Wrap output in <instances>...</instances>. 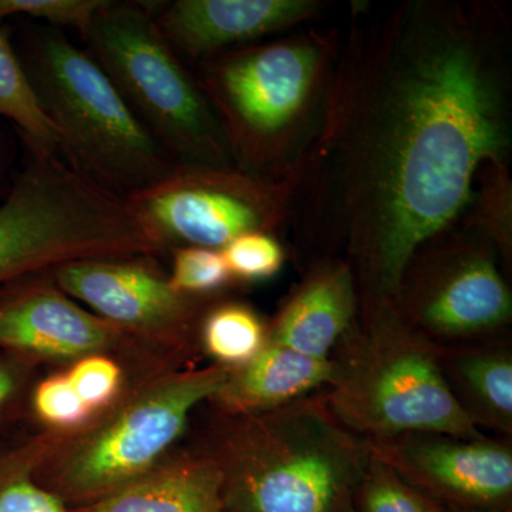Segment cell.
Instances as JSON below:
<instances>
[{
  "mask_svg": "<svg viewBox=\"0 0 512 512\" xmlns=\"http://www.w3.org/2000/svg\"><path fill=\"white\" fill-rule=\"evenodd\" d=\"M512 20L490 0L352 6L322 119L286 177L299 248L355 275L359 318L393 303L421 242L510 163Z\"/></svg>",
  "mask_w": 512,
  "mask_h": 512,
  "instance_id": "6da1fadb",
  "label": "cell"
},
{
  "mask_svg": "<svg viewBox=\"0 0 512 512\" xmlns=\"http://www.w3.org/2000/svg\"><path fill=\"white\" fill-rule=\"evenodd\" d=\"M340 37V29L313 28L195 64L235 167L286 180L322 119Z\"/></svg>",
  "mask_w": 512,
  "mask_h": 512,
  "instance_id": "7a4b0ae2",
  "label": "cell"
},
{
  "mask_svg": "<svg viewBox=\"0 0 512 512\" xmlns=\"http://www.w3.org/2000/svg\"><path fill=\"white\" fill-rule=\"evenodd\" d=\"M211 446L224 512H342L372 460L323 397L264 413L228 414Z\"/></svg>",
  "mask_w": 512,
  "mask_h": 512,
  "instance_id": "3957f363",
  "label": "cell"
},
{
  "mask_svg": "<svg viewBox=\"0 0 512 512\" xmlns=\"http://www.w3.org/2000/svg\"><path fill=\"white\" fill-rule=\"evenodd\" d=\"M221 365L144 377L73 433H45L36 480L69 508L99 501L168 457L194 410L221 392Z\"/></svg>",
  "mask_w": 512,
  "mask_h": 512,
  "instance_id": "277c9868",
  "label": "cell"
},
{
  "mask_svg": "<svg viewBox=\"0 0 512 512\" xmlns=\"http://www.w3.org/2000/svg\"><path fill=\"white\" fill-rule=\"evenodd\" d=\"M19 56L59 133L60 158L90 183L126 200L177 165L96 60L62 29L29 30Z\"/></svg>",
  "mask_w": 512,
  "mask_h": 512,
  "instance_id": "5b68a950",
  "label": "cell"
},
{
  "mask_svg": "<svg viewBox=\"0 0 512 512\" xmlns=\"http://www.w3.org/2000/svg\"><path fill=\"white\" fill-rule=\"evenodd\" d=\"M26 147L25 167L0 204V288L67 262L163 255L124 198L56 154Z\"/></svg>",
  "mask_w": 512,
  "mask_h": 512,
  "instance_id": "8992f818",
  "label": "cell"
},
{
  "mask_svg": "<svg viewBox=\"0 0 512 512\" xmlns=\"http://www.w3.org/2000/svg\"><path fill=\"white\" fill-rule=\"evenodd\" d=\"M352 342L323 396L350 433L369 443L407 434L483 436L448 383L439 346L414 332L393 303L362 318Z\"/></svg>",
  "mask_w": 512,
  "mask_h": 512,
  "instance_id": "52a82bcc",
  "label": "cell"
},
{
  "mask_svg": "<svg viewBox=\"0 0 512 512\" xmlns=\"http://www.w3.org/2000/svg\"><path fill=\"white\" fill-rule=\"evenodd\" d=\"M82 37L128 109L175 163L234 165L217 114L158 30L150 2L106 0Z\"/></svg>",
  "mask_w": 512,
  "mask_h": 512,
  "instance_id": "ba28073f",
  "label": "cell"
},
{
  "mask_svg": "<svg viewBox=\"0 0 512 512\" xmlns=\"http://www.w3.org/2000/svg\"><path fill=\"white\" fill-rule=\"evenodd\" d=\"M501 264L494 242L460 215L414 251L394 308L436 346L491 335L512 318L511 289Z\"/></svg>",
  "mask_w": 512,
  "mask_h": 512,
  "instance_id": "9c48e42d",
  "label": "cell"
},
{
  "mask_svg": "<svg viewBox=\"0 0 512 512\" xmlns=\"http://www.w3.org/2000/svg\"><path fill=\"white\" fill-rule=\"evenodd\" d=\"M126 201L164 252L178 247L221 251L239 235L278 234L288 222L285 181L262 180L234 165L177 164Z\"/></svg>",
  "mask_w": 512,
  "mask_h": 512,
  "instance_id": "30bf717a",
  "label": "cell"
},
{
  "mask_svg": "<svg viewBox=\"0 0 512 512\" xmlns=\"http://www.w3.org/2000/svg\"><path fill=\"white\" fill-rule=\"evenodd\" d=\"M157 256L84 259L49 271L74 301L130 336L141 348L184 346L215 298H194L175 291Z\"/></svg>",
  "mask_w": 512,
  "mask_h": 512,
  "instance_id": "8fae6325",
  "label": "cell"
},
{
  "mask_svg": "<svg viewBox=\"0 0 512 512\" xmlns=\"http://www.w3.org/2000/svg\"><path fill=\"white\" fill-rule=\"evenodd\" d=\"M372 453L443 510L505 512L512 451L487 437L407 434L369 443Z\"/></svg>",
  "mask_w": 512,
  "mask_h": 512,
  "instance_id": "7c38bea8",
  "label": "cell"
},
{
  "mask_svg": "<svg viewBox=\"0 0 512 512\" xmlns=\"http://www.w3.org/2000/svg\"><path fill=\"white\" fill-rule=\"evenodd\" d=\"M0 348L28 362L73 363L94 353L141 348L107 320L66 295L49 272L0 293Z\"/></svg>",
  "mask_w": 512,
  "mask_h": 512,
  "instance_id": "4fadbf2b",
  "label": "cell"
},
{
  "mask_svg": "<svg viewBox=\"0 0 512 512\" xmlns=\"http://www.w3.org/2000/svg\"><path fill=\"white\" fill-rule=\"evenodd\" d=\"M161 35L184 62L198 64L228 50L298 28L315 18L319 0H174L150 2Z\"/></svg>",
  "mask_w": 512,
  "mask_h": 512,
  "instance_id": "5bb4252c",
  "label": "cell"
},
{
  "mask_svg": "<svg viewBox=\"0 0 512 512\" xmlns=\"http://www.w3.org/2000/svg\"><path fill=\"white\" fill-rule=\"evenodd\" d=\"M357 316L359 295L350 266L340 259H318L268 326V342L330 359L332 350L356 325Z\"/></svg>",
  "mask_w": 512,
  "mask_h": 512,
  "instance_id": "9a60e30c",
  "label": "cell"
},
{
  "mask_svg": "<svg viewBox=\"0 0 512 512\" xmlns=\"http://www.w3.org/2000/svg\"><path fill=\"white\" fill-rule=\"evenodd\" d=\"M335 373L332 357L316 359L266 342L254 359L231 370L211 402L228 414L269 412L309 397L332 383Z\"/></svg>",
  "mask_w": 512,
  "mask_h": 512,
  "instance_id": "2e32d148",
  "label": "cell"
},
{
  "mask_svg": "<svg viewBox=\"0 0 512 512\" xmlns=\"http://www.w3.org/2000/svg\"><path fill=\"white\" fill-rule=\"evenodd\" d=\"M221 468L207 453L167 457L146 476L70 512H224Z\"/></svg>",
  "mask_w": 512,
  "mask_h": 512,
  "instance_id": "e0dca14e",
  "label": "cell"
},
{
  "mask_svg": "<svg viewBox=\"0 0 512 512\" xmlns=\"http://www.w3.org/2000/svg\"><path fill=\"white\" fill-rule=\"evenodd\" d=\"M444 370H451V387L474 423L511 433L512 357L504 349H473L450 359L440 356Z\"/></svg>",
  "mask_w": 512,
  "mask_h": 512,
  "instance_id": "ac0fdd59",
  "label": "cell"
},
{
  "mask_svg": "<svg viewBox=\"0 0 512 512\" xmlns=\"http://www.w3.org/2000/svg\"><path fill=\"white\" fill-rule=\"evenodd\" d=\"M201 342L215 365L235 369L254 359L268 342V326L241 301H211L200 319Z\"/></svg>",
  "mask_w": 512,
  "mask_h": 512,
  "instance_id": "d6986e66",
  "label": "cell"
},
{
  "mask_svg": "<svg viewBox=\"0 0 512 512\" xmlns=\"http://www.w3.org/2000/svg\"><path fill=\"white\" fill-rule=\"evenodd\" d=\"M0 116L18 126L23 141L59 156L60 136L40 106L35 89L8 33L0 29ZM60 157V156H59Z\"/></svg>",
  "mask_w": 512,
  "mask_h": 512,
  "instance_id": "ffe728a7",
  "label": "cell"
},
{
  "mask_svg": "<svg viewBox=\"0 0 512 512\" xmlns=\"http://www.w3.org/2000/svg\"><path fill=\"white\" fill-rule=\"evenodd\" d=\"M42 436L0 451V512H70V508L36 480Z\"/></svg>",
  "mask_w": 512,
  "mask_h": 512,
  "instance_id": "44dd1931",
  "label": "cell"
},
{
  "mask_svg": "<svg viewBox=\"0 0 512 512\" xmlns=\"http://www.w3.org/2000/svg\"><path fill=\"white\" fill-rule=\"evenodd\" d=\"M494 242L510 265L512 251V180L510 163H488L477 175L473 197L463 214Z\"/></svg>",
  "mask_w": 512,
  "mask_h": 512,
  "instance_id": "7402d4cb",
  "label": "cell"
},
{
  "mask_svg": "<svg viewBox=\"0 0 512 512\" xmlns=\"http://www.w3.org/2000/svg\"><path fill=\"white\" fill-rule=\"evenodd\" d=\"M353 504L359 512H443L373 453Z\"/></svg>",
  "mask_w": 512,
  "mask_h": 512,
  "instance_id": "603a6c76",
  "label": "cell"
},
{
  "mask_svg": "<svg viewBox=\"0 0 512 512\" xmlns=\"http://www.w3.org/2000/svg\"><path fill=\"white\" fill-rule=\"evenodd\" d=\"M30 402L36 419L49 427L50 433H73L96 416L73 389L66 372L40 380Z\"/></svg>",
  "mask_w": 512,
  "mask_h": 512,
  "instance_id": "cb8c5ba5",
  "label": "cell"
},
{
  "mask_svg": "<svg viewBox=\"0 0 512 512\" xmlns=\"http://www.w3.org/2000/svg\"><path fill=\"white\" fill-rule=\"evenodd\" d=\"M232 281H268L279 274L286 261V251L276 234L248 232L232 239L221 249Z\"/></svg>",
  "mask_w": 512,
  "mask_h": 512,
  "instance_id": "d4e9b609",
  "label": "cell"
},
{
  "mask_svg": "<svg viewBox=\"0 0 512 512\" xmlns=\"http://www.w3.org/2000/svg\"><path fill=\"white\" fill-rule=\"evenodd\" d=\"M173 271L170 282L175 291L194 298H214L232 282L221 251L200 247L171 249Z\"/></svg>",
  "mask_w": 512,
  "mask_h": 512,
  "instance_id": "484cf974",
  "label": "cell"
},
{
  "mask_svg": "<svg viewBox=\"0 0 512 512\" xmlns=\"http://www.w3.org/2000/svg\"><path fill=\"white\" fill-rule=\"evenodd\" d=\"M66 375L94 414L110 407L126 389L123 367L109 353H94L70 363Z\"/></svg>",
  "mask_w": 512,
  "mask_h": 512,
  "instance_id": "4316f807",
  "label": "cell"
},
{
  "mask_svg": "<svg viewBox=\"0 0 512 512\" xmlns=\"http://www.w3.org/2000/svg\"><path fill=\"white\" fill-rule=\"evenodd\" d=\"M104 2L106 0H0V20L25 16L45 20L52 28H73L82 35Z\"/></svg>",
  "mask_w": 512,
  "mask_h": 512,
  "instance_id": "83f0119b",
  "label": "cell"
},
{
  "mask_svg": "<svg viewBox=\"0 0 512 512\" xmlns=\"http://www.w3.org/2000/svg\"><path fill=\"white\" fill-rule=\"evenodd\" d=\"M32 363L6 352L0 356V417L15 403L28 382Z\"/></svg>",
  "mask_w": 512,
  "mask_h": 512,
  "instance_id": "f1b7e54d",
  "label": "cell"
},
{
  "mask_svg": "<svg viewBox=\"0 0 512 512\" xmlns=\"http://www.w3.org/2000/svg\"><path fill=\"white\" fill-rule=\"evenodd\" d=\"M342 512H359L357 511V508L355 507V504H353V500L350 501L348 505H346L345 510Z\"/></svg>",
  "mask_w": 512,
  "mask_h": 512,
  "instance_id": "f546056e",
  "label": "cell"
},
{
  "mask_svg": "<svg viewBox=\"0 0 512 512\" xmlns=\"http://www.w3.org/2000/svg\"><path fill=\"white\" fill-rule=\"evenodd\" d=\"M443 512H454V511H447V510H443Z\"/></svg>",
  "mask_w": 512,
  "mask_h": 512,
  "instance_id": "4dcf8cb0",
  "label": "cell"
}]
</instances>
